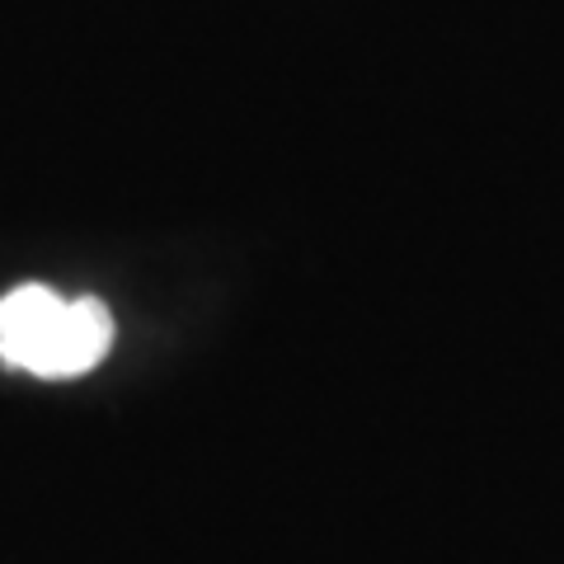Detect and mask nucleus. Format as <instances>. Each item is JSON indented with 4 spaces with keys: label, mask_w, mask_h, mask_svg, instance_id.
I'll return each mask as SVG.
<instances>
[{
    "label": "nucleus",
    "mask_w": 564,
    "mask_h": 564,
    "mask_svg": "<svg viewBox=\"0 0 564 564\" xmlns=\"http://www.w3.org/2000/svg\"><path fill=\"white\" fill-rule=\"evenodd\" d=\"M113 348V315L99 296H57L24 282L0 296V362L14 372L66 381L99 367Z\"/></svg>",
    "instance_id": "nucleus-1"
}]
</instances>
